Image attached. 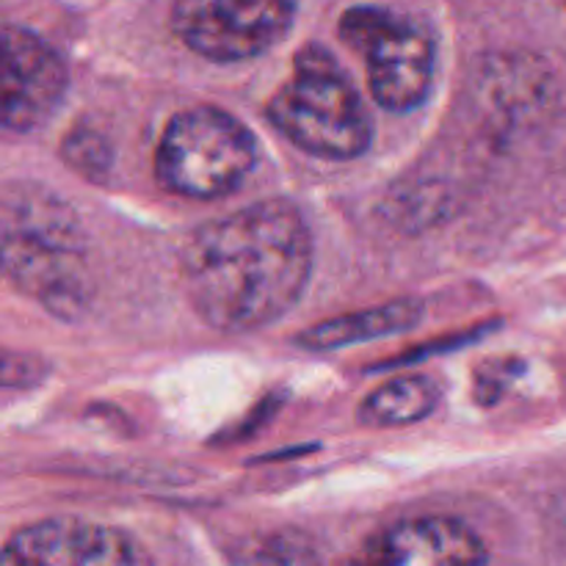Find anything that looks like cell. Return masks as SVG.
Here are the masks:
<instances>
[{
  "instance_id": "obj_5",
  "label": "cell",
  "mask_w": 566,
  "mask_h": 566,
  "mask_svg": "<svg viewBox=\"0 0 566 566\" xmlns=\"http://www.w3.org/2000/svg\"><path fill=\"white\" fill-rule=\"evenodd\" d=\"M340 36L365 59L370 92L387 111H412L434 75V39L418 20L385 6H354L340 17Z\"/></svg>"
},
{
  "instance_id": "obj_11",
  "label": "cell",
  "mask_w": 566,
  "mask_h": 566,
  "mask_svg": "<svg viewBox=\"0 0 566 566\" xmlns=\"http://www.w3.org/2000/svg\"><path fill=\"white\" fill-rule=\"evenodd\" d=\"M437 403H440V387L429 376H396L365 398L359 407V420L376 429L409 426L429 418Z\"/></svg>"
},
{
  "instance_id": "obj_9",
  "label": "cell",
  "mask_w": 566,
  "mask_h": 566,
  "mask_svg": "<svg viewBox=\"0 0 566 566\" xmlns=\"http://www.w3.org/2000/svg\"><path fill=\"white\" fill-rule=\"evenodd\" d=\"M357 566H486V547L457 517H412L381 531Z\"/></svg>"
},
{
  "instance_id": "obj_10",
  "label": "cell",
  "mask_w": 566,
  "mask_h": 566,
  "mask_svg": "<svg viewBox=\"0 0 566 566\" xmlns=\"http://www.w3.org/2000/svg\"><path fill=\"white\" fill-rule=\"evenodd\" d=\"M420 318H423V307L418 302H390L381 307L363 310V313L321 321L313 329L302 332L296 343L310 352H335V348L352 346V343L379 340V337L412 329Z\"/></svg>"
},
{
  "instance_id": "obj_4",
  "label": "cell",
  "mask_w": 566,
  "mask_h": 566,
  "mask_svg": "<svg viewBox=\"0 0 566 566\" xmlns=\"http://www.w3.org/2000/svg\"><path fill=\"white\" fill-rule=\"evenodd\" d=\"M258 160L247 125L210 105L171 116L155 153L164 188L188 199H216L243 182Z\"/></svg>"
},
{
  "instance_id": "obj_12",
  "label": "cell",
  "mask_w": 566,
  "mask_h": 566,
  "mask_svg": "<svg viewBox=\"0 0 566 566\" xmlns=\"http://www.w3.org/2000/svg\"><path fill=\"white\" fill-rule=\"evenodd\" d=\"M235 566H324L321 556L313 551V545L298 536L280 534L269 536L252 551L243 553Z\"/></svg>"
},
{
  "instance_id": "obj_7",
  "label": "cell",
  "mask_w": 566,
  "mask_h": 566,
  "mask_svg": "<svg viewBox=\"0 0 566 566\" xmlns=\"http://www.w3.org/2000/svg\"><path fill=\"white\" fill-rule=\"evenodd\" d=\"M0 566H155L142 542L114 525L53 517L14 531Z\"/></svg>"
},
{
  "instance_id": "obj_6",
  "label": "cell",
  "mask_w": 566,
  "mask_h": 566,
  "mask_svg": "<svg viewBox=\"0 0 566 566\" xmlns=\"http://www.w3.org/2000/svg\"><path fill=\"white\" fill-rule=\"evenodd\" d=\"M293 17V0H175L171 28L197 55L247 61L282 42Z\"/></svg>"
},
{
  "instance_id": "obj_2",
  "label": "cell",
  "mask_w": 566,
  "mask_h": 566,
  "mask_svg": "<svg viewBox=\"0 0 566 566\" xmlns=\"http://www.w3.org/2000/svg\"><path fill=\"white\" fill-rule=\"evenodd\" d=\"M3 269L20 291L70 315L86 302V243L70 208L28 186L3 193Z\"/></svg>"
},
{
  "instance_id": "obj_3",
  "label": "cell",
  "mask_w": 566,
  "mask_h": 566,
  "mask_svg": "<svg viewBox=\"0 0 566 566\" xmlns=\"http://www.w3.org/2000/svg\"><path fill=\"white\" fill-rule=\"evenodd\" d=\"M265 114L298 149L326 160L357 158L374 138L363 99L321 44L298 50L293 75L276 88Z\"/></svg>"
},
{
  "instance_id": "obj_8",
  "label": "cell",
  "mask_w": 566,
  "mask_h": 566,
  "mask_svg": "<svg viewBox=\"0 0 566 566\" xmlns=\"http://www.w3.org/2000/svg\"><path fill=\"white\" fill-rule=\"evenodd\" d=\"M0 77V122L9 133L42 127L59 111L66 92V66L61 55L20 25H6L3 31Z\"/></svg>"
},
{
  "instance_id": "obj_1",
  "label": "cell",
  "mask_w": 566,
  "mask_h": 566,
  "mask_svg": "<svg viewBox=\"0 0 566 566\" xmlns=\"http://www.w3.org/2000/svg\"><path fill=\"white\" fill-rule=\"evenodd\" d=\"M193 310L221 332H252L293 310L313 271V238L291 202H258L208 221L182 247Z\"/></svg>"
}]
</instances>
